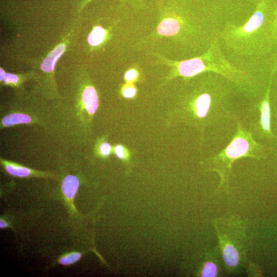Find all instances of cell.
Segmentation results:
<instances>
[{"instance_id": "1", "label": "cell", "mask_w": 277, "mask_h": 277, "mask_svg": "<svg viewBox=\"0 0 277 277\" xmlns=\"http://www.w3.org/2000/svg\"><path fill=\"white\" fill-rule=\"evenodd\" d=\"M229 96V90L218 78L204 77L182 96L178 116L199 129L202 141L206 128L227 118H232Z\"/></svg>"}, {"instance_id": "2", "label": "cell", "mask_w": 277, "mask_h": 277, "mask_svg": "<svg viewBox=\"0 0 277 277\" xmlns=\"http://www.w3.org/2000/svg\"><path fill=\"white\" fill-rule=\"evenodd\" d=\"M161 63L168 65L171 71L168 80L177 76L189 78L202 73L211 72L219 74L241 89L252 85L250 74L232 65L223 53L217 37L211 40L209 48L202 55L183 61H172L163 57Z\"/></svg>"}, {"instance_id": "3", "label": "cell", "mask_w": 277, "mask_h": 277, "mask_svg": "<svg viewBox=\"0 0 277 277\" xmlns=\"http://www.w3.org/2000/svg\"><path fill=\"white\" fill-rule=\"evenodd\" d=\"M236 131L230 142L223 150L202 162L208 171L216 172L220 177L217 191H228L232 164L243 157L257 160H265L268 155L267 148L258 143L251 131L248 130L239 119L233 116Z\"/></svg>"}, {"instance_id": "4", "label": "cell", "mask_w": 277, "mask_h": 277, "mask_svg": "<svg viewBox=\"0 0 277 277\" xmlns=\"http://www.w3.org/2000/svg\"><path fill=\"white\" fill-rule=\"evenodd\" d=\"M219 249L225 268L230 273L239 270L246 262L249 239L245 223L237 216L214 220Z\"/></svg>"}, {"instance_id": "5", "label": "cell", "mask_w": 277, "mask_h": 277, "mask_svg": "<svg viewBox=\"0 0 277 277\" xmlns=\"http://www.w3.org/2000/svg\"><path fill=\"white\" fill-rule=\"evenodd\" d=\"M267 7V1L262 0L245 23L241 25L227 24L221 35L226 46L239 55L250 56L258 53Z\"/></svg>"}, {"instance_id": "6", "label": "cell", "mask_w": 277, "mask_h": 277, "mask_svg": "<svg viewBox=\"0 0 277 277\" xmlns=\"http://www.w3.org/2000/svg\"><path fill=\"white\" fill-rule=\"evenodd\" d=\"M273 73L271 74L269 85L263 98L256 106L260 115L259 121L253 125V129L258 136L262 139L273 140L275 136L271 128V110L270 106V92Z\"/></svg>"}, {"instance_id": "7", "label": "cell", "mask_w": 277, "mask_h": 277, "mask_svg": "<svg viewBox=\"0 0 277 277\" xmlns=\"http://www.w3.org/2000/svg\"><path fill=\"white\" fill-rule=\"evenodd\" d=\"M185 17L178 14L171 13L163 17L159 24L156 32L162 36L179 37L192 31V25Z\"/></svg>"}, {"instance_id": "8", "label": "cell", "mask_w": 277, "mask_h": 277, "mask_svg": "<svg viewBox=\"0 0 277 277\" xmlns=\"http://www.w3.org/2000/svg\"><path fill=\"white\" fill-rule=\"evenodd\" d=\"M82 101L84 109L92 115L96 111L98 105V97L95 89L91 85L85 87L82 95Z\"/></svg>"}, {"instance_id": "9", "label": "cell", "mask_w": 277, "mask_h": 277, "mask_svg": "<svg viewBox=\"0 0 277 277\" xmlns=\"http://www.w3.org/2000/svg\"><path fill=\"white\" fill-rule=\"evenodd\" d=\"M65 49L66 46L64 43L58 45L43 61L41 66L42 70L48 73L53 72L57 61L64 53Z\"/></svg>"}, {"instance_id": "10", "label": "cell", "mask_w": 277, "mask_h": 277, "mask_svg": "<svg viewBox=\"0 0 277 277\" xmlns=\"http://www.w3.org/2000/svg\"><path fill=\"white\" fill-rule=\"evenodd\" d=\"M219 250L217 247V250L212 252L211 256H209V259L206 260L203 264L201 270V276L204 277H215L217 276L220 274L221 270L220 265L217 257L216 252Z\"/></svg>"}, {"instance_id": "11", "label": "cell", "mask_w": 277, "mask_h": 277, "mask_svg": "<svg viewBox=\"0 0 277 277\" xmlns=\"http://www.w3.org/2000/svg\"><path fill=\"white\" fill-rule=\"evenodd\" d=\"M1 163L4 166L6 171L13 176L24 177L38 174V172L15 163L2 159H1Z\"/></svg>"}, {"instance_id": "12", "label": "cell", "mask_w": 277, "mask_h": 277, "mask_svg": "<svg viewBox=\"0 0 277 277\" xmlns=\"http://www.w3.org/2000/svg\"><path fill=\"white\" fill-rule=\"evenodd\" d=\"M80 185L79 180L74 175H69L63 180L62 188L65 196L69 200H73Z\"/></svg>"}, {"instance_id": "13", "label": "cell", "mask_w": 277, "mask_h": 277, "mask_svg": "<svg viewBox=\"0 0 277 277\" xmlns=\"http://www.w3.org/2000/svg\"><path fill=\"white\" fill-rule=\"evenodd\" d=\"M32 121V117L26 114L14 113L4 116L1 121V126L7 127L20 124H28Z\"/></svg>"}, {"instance_id": "14", "label": "cell", "mask_w": 277, "mask_h": 277, "mask_svg": "<svg viewBox=\"0 0 277 277\" xmlns=\"http://www.w3.org/2000/svg\"><path fill=\"white\" fill-rule=\"evenodd\" d=\"M107 31L100 26H95L88 37V42L92 47L100 46L107 37Z\"/></svg>"}, {"instance_id": "15", "label": "cell", "mask_w": 277, "mask_h": 277, "mask_svg": "<svg viewBox=\"0 0 277 277\" xmlns=\"http://www.w3.org/2000/svg\"><path fill=\"white\" fill-rule=\"evenodd\" d=\"M140 70L137 67L129 68L124 74V79L126 83L133 84L137 82L142 75Z\"/></svg>"}, {"instance_id": "16", "label": "cell", "mask_w": 277, "mask_h": 277, "mask_svg": "<svg viewBox=\"0 0 277 277\" xmlns=\"http://www.w3.org/2000/svg\"><path fill=\"white\" fill-rule=\"evenodd\" d=\"M81 253L77 252H73L62 256L60 260V263L64 265H67L77 262L81 258Z\"/></svg>"}, {"instance_id": "17", "label": "cell", "mask_w": 277, "mask_h": 277, "mask_svg": "<svg viewBox=\"0 0 277 277\" xmlns=\"http://www.w3.org/2000/svg\"><path fill=\"white\" fill-rule=\"evenodd\" d=\"M121 92L122 95L127 98H133L137 93L136 87L131 83H126L123 86Z\"/></svg>"}, {"instance_id": "18", "label": "cell", "mask_w": 277, "mask_h": 277, "mask_svg": "<svg viewBox=\"0 0 277 277\" xmlns=\"http://www.w3.org/2000/svg\"><path fill=\"white\" fill-rule=\"evenodd\" d=\"M21 80L18 75L7 73L5 74L4 81L6 84L14 85L18 84Z\"/></svg>"}, {"instance_id": "19", "label": "cell", "mask_w": 277, "mask_h": 277, "mask_svg": "<svg viewBox=\"0 0 277 277\" xmlns=\"http://www.w3.org/2000/svg\"><path fill=\"white\" fill-rule=\"evenodd\" d=\"M114 151L117 157L121 160L125 159L128 154L126 148L121 145H117L114 148Z\"/></svg>"}, {"instance_id": "20", "label": "cell", "mask_w": 277, "mask_h": 277, "mask_svg": "<svg viewBox=\"0 0 277 277\" xmlns=\"http://www.w3.org/2000/svg\"><path fill=\"white\" fill-rule=\"evenodd\" d=\"M111 146L108 143H102L99 146L100 153L103 156H109L111 153Z\"/></svg>"}, {"instance_id": "21", "label": "cell", "mask_w": 277, "mask_h": 277, "mask_svg": "<svg viewBox=\"0 0 277 277\" xmlns=\"http://www.w3.org/2000/svg\"><path fill=\"white\" fill-rule=\"evenodd\" d=\"M0 80L1 82H2L4 81L6 73L2 68H0Z\"/></svg>"}, {"instance_id": "22", "label": "cell", "mask_w": 277, "mask_h": 277, "mask_svg": "<svg viewBox=\"0 0 277 277\" xmlns=\"http://www.w3.org/2000/svg\"><path fill=\"white\" fill-rule=\"evenodd\" d=\"M8 226L7 223L4 221L3 220L1 219L0 220V227L1 228H6Z\"/></svg>"}, {"instance_id": "23", "label": "cell", "mask_w": 277, "mask_h": 277, "mask_svg": "<svg viewBox=\"0 0 277 277\" xmlns=\"http://www.w3.org/2000/svg\"><path fill=\"white\" fill-rule=\"evenodd\" d=\"M91 0H84L82 3V7H83L87 2L90 1Z\"/></svg>"}]
</instances>
